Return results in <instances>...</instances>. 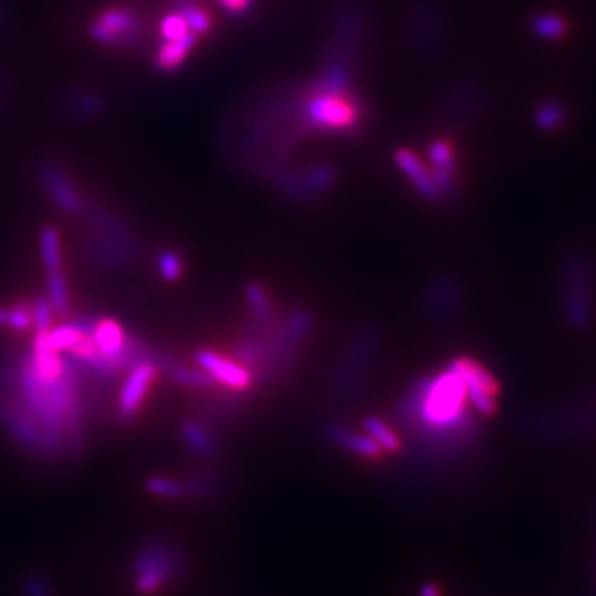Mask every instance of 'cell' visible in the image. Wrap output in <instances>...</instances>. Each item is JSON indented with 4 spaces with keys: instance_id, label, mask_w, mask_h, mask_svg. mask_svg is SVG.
I'll use <instances>...</instances> for the list:
<instances>
[{
    "instance_id": "83f0119b",
    "label": "cell",
    "mask_w": 596,
    "mask_h": 596,
    "mask_svg": "<svg viewBox=\"0 0 596 596\" xmlns=\"http://www.w3.org/2000/svg\"><path fill=\"white\" fill-rule=\"evenodd\" d=\"M145 490L155 498L178 500L184 496V483L172 477H149L145 481Z\"/></svg>"
},
{
    "instance_id": "ffe728a7",
    "label": "cell",
    "mask_w": 596,
    "mask_h": 596,
    "mask_svg": "<svg viewBox=\"0 0 596 596\" xmlns=\"http://www.w3.org/2000/svg\"><path fill=\"white\" fill-rule=\"evenodd\" d=\"M244 294L249 313H251V321L263 323V325H272L278 321L271 296L259 282H249L245 286Z\"/></svg>"
},
{
    "instance_id": "4316f807",
    "label": "cell",
    "mask_w": 596,
    "mask_h": 596,
    "mask_svg": "<svg viewBox=\"0 0 596 596\" xmlns=\"http://www.w3.org/2000/svg\"><path fill=\"white\" fill-rule=\"evenodd\" d=\"M363 429L367 436H371L384 454H394L400 450V438L394 433L382 419L379 417H365L363 419Z\"/></svg>"
},
{
    "instance_id": "cb8c5ba5",
    "label": "cell",
    "mask_w": 596,
    "mask_h": 596,
    "mask_svg": "<svg viewBox=\"0 0 596 596\" xmlns=\"http://www.w3.org/2000/svg\"><path fill=\"white\" fill-rule=\"evenodd\" d=\"M41 259L47 272L62 271V240L55 226H45L39 236Z\"/></svg>"
},
{
    "instance_id": "8992f818",
    "label": "cell",
    "mask_w": 596,
    "mask_h": 596,
    "mask_svg": "<svg viewBox=\"0 0 596 596\" xmlns=\"http://www.w3.org/2000/svg\"><path fill=\"white\" fill-rule=\"evenodd\" d=\"M0 425L18 446L39 458L56 460L66 454V448L60 440L51 438L31 415L8 398L0 402Z\"/></svg>"
},
{
    "instance_id": "f546056e",
    "label": "cell",
    "mask_w": 596,
    "mask_h": 596,
    "mask_svg": "<svg viewBox=\"0 0 596 596\" xmlns=\"http://www.w3.org/2000/svg\"><path fill=\"white\" fill-rule=\"evenodd\" d=\"M22 596H55V587L47 575L41 571H31L20 583Z\"/></svg>"
},
{
    "instance_id": "7c38bea8",
    "label": "cell",
    "mask_w": 596,
    "mask_h": 596,
    "mask_svg": "<svg viewBox=\"0 0 596 596\" xmlns=\"http://www.w3.org/2000/svg\"><path fill=\"white\" fill-rule=\"evenodd\" d=\"M193 359L217 384L226 386L232 392H245L253 384L251 371L240 361L228 359L213 350H197Z\"/></svg>"
},
{
    "instance_id": "ba28073f",
    "label": "cell",
    "mask_w": 596,
    "mask_h": 596,
    "mask_svg": "<svg viewBox=\"0 0 596 596\" xmlns=\"http://www.w3.org/2000/svg\"><path fill=\"white\" fill-rule=\"evenodd\" d=\"M161 363L157 361H143L128 371V377L122 382L116 402V417L122 423H132L136 419L139 409L143 406L151 386L159 379Z\"/></svg>"
},
{
    "instance_id": "5bb4252c",
    "label": "cell",
    "mask_w": 596,
    "mask_h": 596,
    "mask_svg": "<svg viewBox=\"0 0 596 596\" xmlns=\"http://www.w3.org/2000/svg\"><path fill=\"white\" fill-rule=\"evenodd\" d=\"M323 434H325L326 440L334 446H338L340 450H346L350 454L355 456H361V458H380L384 456L382 448L379 444L367 436V434H359L348 429L346 425L338 423V421H328L323 425Z\"/></svg>"
},
{
    "instance_id": "b9f144b4",
    "label": "cell",
    "mask_w": 596,
    "mask_h": 596,
    "mask_svg": "<svg viewBox=\"0 0 596 596\" xmlns=\"http://www.w3.org/2000/svg\"><path fill=\"white\" fill-rule=\"evenodd\" d=\"M6 26V20H4V14H2V10H0V29Z\"/></svg>"
},
{
    "instance_id": "603a6c76",
    "label": "cell",
    "mask_w": 596,
    "mask_h": 596,
    "mask_svg": "<svg viewBox=\"0 0 596 596\" xmlns=\"http://www.w3.org/2000/svg\"><path fill=\"white\" fill-rule=\"evenodd\" d=\"M168 379L172 380L174 384L182 386V388H190V390H211L217 386L215 379L211 375H207L201 367L193 369V367H186V365H178V363H170L166 369Z\"/></svg>"
},
{
    "instance_id": "44dd1931",
    "label": "cell",
    "mask_w": 596,
    "mask_h": 596,
    "mask_svg": "<svg viewBox=\"0 0 596 596\" xmlns=\"http://www.w3.org/2000/svg\"><path fill=\"white\" fill-rule=\"evenodd\" d=\"M62 107L72 118L87 120L105 109V101L93 91H72L62 99Z\"/></svg>"
},
{
    "instance_id": "4dcf8cb0",
    "label": "cell",
    "mask_w": 596,
    "mask_h": 596,
    "mask_svg": "<svg viewBox=\"0 0 596 596\" xmlns=\"http://www.w3.org/2000/svg\"><path fill=\"white\" fill-rule=\"evenodd\" d=\"M178 10L182 12L191 33L205 35L213 28V18L203 8H197L195 4H186V6H180Z\"/></svg>"
},
{
    "instance_id": "1f68e13d",
    "label": "cell",
    "mask_w": 596,
    "mask_h": 596,
    "mask_svg": "<svg viewBox=\"0 0 596 596\" xmlns=\"http://www.w3.org/2000/svg\"><path fill=\"white\" fill-rule=\"evenodd\" d=\"M31 317H33V328L35 332H49L53 328V305L47 296H39L31 303Z\"/></svg>"
},
{
    "instance_id": "f35d334b",
    "label": "cell",
    "mask_w": 596,
    "mask_h": 596,
    "mask_svg": "<svg viewBox=\"0 0 596 596\" xmlns=\"http://www.w3.org/2000/svg\"><path fill=\"white\" fill-rule=\"evenodd\" d=\"M0 328H8V307H0Z\"/></svg>"
},
{
    "instance_id": "ab89813d",
    "label": "cell",
    "mask_w": 596,
    "mask_h": 596,
    "mask_svg": "<svg viewBox=\"0 0 596 596\" xmlns=\"http://www.w3.org/2000/svg\"><path fill=\"white\" fill-rule=\"evenodd\" d=\"M2 101H4V80H2V74H0V107H2Z\"/></svg>"
},
{
    "instance_id": "d6986e66",
    "label": "cell",
    "mask_w": 596,
    "mask_h": 596,
    "mask_svg": "<svg viewBox=\"0 0 596 596\" xmlns=\"http://www.w3.org/2000/svg\"><path fill=\"white\" fill-rule=\"evenodd\" d=\"M448 369L458 373L465 384H475V386L487 390L488 394H492V396H498V392H500L498 380L494 379V375L488 371L485 365H481L475 359L458 357L448 365Z\"/></svg>"
},
{
    "instance_id": "52a82bcc",
    "label": "cell",
    "mask_w": 596,
    "mask_h": 596,
    "mask_svg": "<svg viewBox=\"0 0 596 596\" xmlns=\"http://www.w3.org/2000/svg\"><path fill=\"white\" fill-rule=\"evenodd\" d=\"M596 419L589 411L573 409V411H554L539 413L527 421L525 431L539 442L548 440H566L573 434H581L585 429H593Z\"/></svg>"
},
{
    "instance_id": "4fadbf2b",
    "label": "cell",
    "mask_w": 596,
    "mask_h": 596,
    "mask_svg": "<svg viewBox=\"0 0 596 596\" xmlns=\"http://www.w3.org/2000/svg\"><path fill=\"white\" fill-rule=\"evenodd\" d=\"M334 182V170L330 166H317L303 174H280L278 186L290 197L307 199L328 190Z\"/></svg>"
},
{
    "instance_id": "74e56055",
    "label": "cell",
    "mask_w": 596,
    "mask_h": 596,
    "mask_svg": "<svg viewBox=\"0 0 596 596\" xmlns=\"http://www.w3.org/2000/svg\"><path fill=\"white\" fill-rule=\"evenodd\" d=\"M419 596H442L440 595V589L434 585V583H425L419 591Z\"/></svg>"
},
{
    "instance_id": "e0dca14e",
    "label": "cell",
    "mask_w": 596,
    "mask_h": 596,
    "mask_svg": "<svg viewBox=\"0 0 596 596\" xmlns=\"http://www.w3.org/2000/svg\"><path fill=\"white\" fill-rule=\"evenodd\" d=\"M91 338L103 357L114 359L118 353L122 352L128 334L124 332L122 325L114 319H95L93 328H91Z\"/></svg>"
},
{
    "instance_id": "d6a6232c",
    "label": "cell",
    "mask_w": 596,
    "mask_h": 596,
    "mask_svg": "<svg viewBox=\"0 0 596 596\" xmlns=\"http://www.w3.org/2000/svg\"><path fill=\"white\" fill-rule=\"evenodd\" d=\"M33 328V317H31V303L18 301L12 307H8V330L14 332H28Z\"/></svg>"
},
{
    "instance_id": "9c48e42d",
    "label": "cell",
    "mask_w": 596,
    "mask_h": 596,
    "mask_svg": "<svg viewBox=\"0 0 596 596\" xmlns=\"http://www.w3.org/2000/svg\"><path fill=\"white\" fill-rule=\"evenodd\" d=\"M141 31V20L134 10L109 8L101 12L89 26L93 41L109 47L132 45Z\"/></svg>"
},
{
    "instance_id": "5b68a950",
    "label": "cell",
    "mask_w": 596,
    "mask_h": 596,
    "mask_svg": "<svg viewBox=\"0 0 596 596\" xmlns=\"http://www.w3.org/2000/svg\"><path fill=\"white\" fill-rule=\"evenodd\" d=\"M184 571V554L170 539H151L137 548L130 573L139 595H155L168 583L180 579Z\"/></svg>"
},
{
    "instance_id": "ac0fdd59",
    "label": "cell",
    "mask_w": 596,
    "mask_h": 596,
    "mask_svg": "<svg viewBox=\"0 0 596 596\" xmlns=\"http://www.w3.org/2000/svg\"><path fill=\"white\" fill-rule=\"evenodd\" d=\"M197 39H199V35L188 33L184 39L164 41L163 45L159 47L157 55H155V66L164 74L176 72L186 62V58L193 51V47L197 45Z\"/></svg>"
},
{
    "instance_id": "d4e9b609",
    "label": "cell",
    "mask_w": 596,
    "mask_h": 596,
    "mask_svg": "<svg viewBox=\"0 0 596 596\" xmlns=\"http://www.w3.org/2000/svg\"><path fill=\"white\" fill-rule=\"evenodd\" d=\"M47 299L58 317L70 315V290L64 271L47 272Z\"/></svg>"
},
{
    "instance_id": "6da1fadb",
    "label": "cell",
    "mask_w": 596,
    "mask_h": 596,
    "mask_svg": "<svg viewBox=\"0 0 596 596\" xmlns=\"http://www.w3.org/2000/svg\"><path fill=\"white\" fill-rule=\"evenodd\" d=\"M82 373L68 359L62 377L39 373L31 353L16 350L0 365V388L31 415L45 433L64 444L68 456H82L87 442V404Z\"/></svg>"
},
{
    "instance_id": "7a4b0ae2",
    "label": "cell",
    "mask_w": 596,
    "mask_h": 596,
    "mask_svg": "<svg viewBox=\"0 0 596 596\" xmlns=\"http://www.w3.org/2000/svg\"><path fill=\"white\" fill-rule=\"evenodd\" d=\"M382 334L375 325L359 326L342 353L328 384V400L332 404H348L363 388L367 373L379 357Z\"/></svg>"
},
{
    "instance_id": "30bf717a",
    "label": "cell",
    "mask_w": 596,
    "mask_h": 596,
    "mask_svg": "<svg viewBox=\"0 0 596 596\" xmlns=\"http://www.w3.org/2000/svg\"><path fill=\"white\" fill-rule=\"evenodd\" d=\"M37 170L43 190L56 207L68 215H82L85 207L82 193L76 188L68 172L53 161H43Z\"/></svg>"
},
{
    "instance_id": "8d00e7d4",
    "label": "cell",
    "mask_w": 596,
    "mask_h": 596,
    "mask_svg": "<svg viewBox=\"0 0 596 596\" xmlns=\"http://www.w3.org/2000/svg\"><path fill=\"white\" fill-rule=\"evenodd\" d=\"M218 2L230 14H244V12H247V8L251 6V0H218Z\"/></svg>"
},
{
    "instance_id": "d590c367",
    "label": "cell",
    "mask_w": 596,
    "mask_h": 596,
    "mask_svg": "<svg viewBox=\"0 0 596 596\" xmlns=\"http://www.w3.org/2000/svg\"><path fill=\"white\" fill-rule=\"evenodd\" d=\"M533 29H535L541 37H546V39H558V37L566 31L564 22H562L560 18H556V16H550V14L537 16V18L533 20Z\"/></svg>"
},
{
    "instance_id": "484cf974",
    "label": "cell",
    "mask_w": 596,
    "mask_h": 596,
    "mask_svg": "<svg viewBox=\"0 0 596 596\" xmlns=\"http://www.w3.org/2000/svg\"><path fill=\"white\" fill-rule=\"evenodd\" d=\"M220 490H222L220 481L215 475H209V473H197L184 481V496H188L191 500H213L217 498Z\"/></svg>"
},
{
    "instance_id": "2e32d148",
    "label": "cell",
    "mask_w": 596,
    "mask_h": 596,
    "mask_svg": "<svg viewBox=\"0 0 596 596\" xmlns=\"http://www.w3.org/2000/svg\"><path fill=\"white\" fill-rule=\"evenodd\" d=\"M180 438L195 458L211 460V458L217 456L218 444L215 434L197 419H188V421L182 423Z\"/></svg>"
},
{
    "instance_id": "3957f363",
    "label": "cell",
    "mask_w": 596,
    "mask_h": 596,
    "mask_svg": "<svg viewBox=\"0 0 596 596\" xmlns=\"http://www.w3.org/2000/svg\"><path fill=\"white\" fill-rule=\"evenodd\" d=\"M596 267L591 255L571 249L562 263V311L575 330L595 323Z\"/></svg>"
},
{
    "instance_id": "7402d4cb",
    "label": "cell",
    "mask_w": 596,
    "mask_h": 596,
    "mask_svg": "<svg viewBox=\"0 0 596 596\" xmlns=\"http://www.w3.org/2000/svg\"><path fill=\"white\" fill-rule=\"evenodd\" d=\"M398 163H400L402 170L406 172L407 176L411 178V182L415 184V188H417L419 193H423L425 197H431V199L442 195L440 190H438V186H436V182H434L433 174H427L425 166L419 163L411 153L400 151L398 153Z\"/></svg>"
},
{
    "instance_id": "8fae6325",
    "label": "cell",
    "mask_w": 596,
    "mask_h": 596,
    "mask_svg": "<svg viewBox=\"0 0 596 596\" xmlns=\"http://www.w3.org/2000/svg\"><path fill=\"white\" fill-rule=\"evenodd\" d=\"M461 305V286L458 278L450 274H440L431 280L425 299L423 309L429 321L444 323L458 315Z\"/></svg>"
},
{
    "instance_id": "f1b7e54d",
    "label": "cell",
    "mask_w": 596,
    "mask_h": 596,
    "mask_svg": "<svg viewBox=\"0 0 596 596\" xmlns=\"http://www.w3.org/2000/svg\"><path fill=\"white\" fill-rule=\"evenodd\" d=\"M157 269L166 282H178L184 274V261L176 251L164 249L157 257Z\"/></svg>"
},
{
    "instance_id": "836d02e7",
    "label": "cell",
    "mask_w": 596,
    "mask_h": 596,
    "mask_svg": "<svg viewBox=\"0 0 596 596\" xmlns=\"http://www.w3.org/2000/svg\"><path fill=\"white\" fill-rule=\"evenodd\" d=\"M188 33H191L184 16L180 10L168 14L166 18H163L161 22V35H163L164 41H178V39H184Z\"/></svg>"
},
{
    "instance_id": "60d3db41",
    "label": "cell",
    "mask_w": 596,
    "mask_h": 596,
    "mask_svg": "<svg viewBox=\"0 0 596 596\" xmlns=\"http://www.w3.org/2000/svg\"><path fill=\"white\" fill-rule=\"evenodd\" d=\"M174 4L180 8V6H186V4H191V0H174Z\"/></svg>"
},
{
    "instance_id": "e575fe53",
    "label": "cell",
    "mask_w": 596,
    "mask_h": 596,
    "mask_svg": "<svg viewBox=\"0 0 596 596\" xmlns=\"http://www.w3.org/2000/svg\"><path fill=\"white\" fill-rule=\"evenodd\" d=\"M564 116H566V110L560 103H546L537 112V124L542 130H554L558 124L564 122Z\"/></svg>"
},
{
    "instance_id": "9a60e30c",
    "label": "cell",
    "mask_w": 596,
    "mask_h": 596,
    "mask_svg": "<svg viewBox=\"0 0 596 596\" xmlns=\"http://www.w3.org/2000/svg\"><path fill=\"white\" fill-rule=\"evenodd\" d=\"M82 215L87 218V222L91 224V228L97 236H103L110 242L136 249V240H134L132 232L128 230V226L114 213H110L109 209H105L103 205L85 203Z\"/></svg>"
},
{
    "instance_id": "277c9868",
    "label": "cell",
    "mask_w": 596,
    "mask_h": 596,
    "mask_svg": "<svg viewBox=\"0 0 596 596\" xmlns=\"http://www.w3.org/2000/svg\"><path fill=\"white\" fill-rule=\"evenodd\" d=\"M313 328H315V319L303 307L294 309L284 321H278L272 332L269 353L263 365L255 371L253 379L257 380V384L271 386L282 375H286L299 350L313 334Z\"/></svg>"
}]
</instances>
